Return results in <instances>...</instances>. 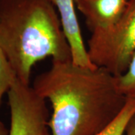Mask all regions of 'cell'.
I'll list each match as a JSON object with an SVG mask.
<instances>
[{"mask_svg":"<svg viewBox=\"0 0 135 135\" xmlns=\"http://www.w3.org/2000/svg\"><path fill=\"white\" fill-rule=\"evenodd\" d=\"M32 87L52 105V135H98L115 120L127 101L113 74L103 68L78 65L71 59L53 61Z\"/></svg>","mask_w":135,"mask_h":135,"instance_id":"obj_1","label":"cell"},{"mask_svg":"<svg viewBox=\"0 0 135 135\" xmlns=\"http://www.w3.org/2000/svg\"><path fill=\"white\" fill-rule=\"evenodd\" d=\"M0 50L27 85L39 61L72 60L58 12L49 0H0Z\"/></svg>","mask_w":135,"mask_h":135,"instance_id":"obj_2","label":"cell"},{"mask_svg":"<svg viewBox=\"0 0 135 135\" xmlns=\"http://www.w3.org/2000/svg\"><path fill=\"white\" fill-rule=\"evenodd\" d=\"M87 52L90 61L115 77L126 72L135 53V0H128L113 26L92 32Z\"/></svg>","mask_w":135,"mask_h":135,"instance_id":"obj_3","label":"cell"},{"mask_svg":"<svg viewBox=\"0 0 135 135\" xmlns=\"http://www.w3.org/2000/svg\"><path fill=\"white\" fill-rule=\"evenodd\" d=\"M11 124L8 135H52L46 100L17 78L8 92Z\"/></svg>","mask_w":135,"mask_h":135,"instance_id":"obj_4","label":"cell"},{"mask_svg":"<svg viewBox=\"0 0 135 135\" xmlns=\"http://www.w3.org/2000/svg\"><path fill=\"white\" fill-rule=\"evenodd\" d=\"M58 12L65 37L70 45L72 62L84 67H96L90 61L76 14L74 0H49Z\"/></svg>","mask_w":135,"mask_h":135,"instance_id":"obj_5","label":"cell"},{"mask_svg":"<svg viewBox=\"0 0 135 135\" xmlns=\"http://www.w3.org/2000/svg\"><path fill=\"white\" fill-rule=\"evenodd\" d=\"M128 0H74L76 8L86 19L89 30L108 29L122 15Z\"/></svg>","mask_w":135,"mask_h":135,"instance_id":"obj_6","label":"cell"},{"mask_svg":"<svg viewBox=\"0 0 135 135\" xmlns=\"http://www.w3.org/2000/svg\"><path fill=\"white\" fill-rule=\"evenodd\" d=\"M135 115V99H127L126 104L110 126L98 135H124L131 118Z\"/></svg>","mask_w":135,"mask_h":135,"instance_id":"obj_7","label":"cell"},{"mask_svg":"<svg viewBox=\"0 0 135 135\" xmlns=\"http://www.w3.org/2000/svg\"><path fill=\"white\" fill-rule=\"evenodd\" d=\"M117 86L127 99H135V53L127 71L116 77Z\"/></svg>","mask_w":135,"mask_h":135,"instance_id":"obj_8","label":"cell"},{"mask_svg":"<svg viewBox=\"0 0 135 135\" xmlns=\"http://www.w3.org/2000/svg\"><path fill=\"white\" fill-rule=\"evenodd\" d=\"M16 79L17 76L13 68L4 53L0 50V106L2 98L5 94H8Z\"/></svg>","mask_w":135,"mask_h":135,"instance_id":"obj_9","label":"cell"},{"mask_svg":"<svg viewBox=\"0 0 135 135\" xmlns=\"http://www.w3.org/2000/svg\"><path fill=\"white\" fill-rule=\"evenodd\" d=\"M126 135H135V115L128 122L126 130Z\"/></svg>","mask_w":135,"mask_h":135,"instance_id":"obj_10","label":"cell"},{"mask_svg":"<svg viewBox=\"0 0 135 135\" xmlns=\"http://www.w3.org/2000/svg\"><path fill=\"white\" fill-rule=\"evenodd\" d=\"M9 129H8L4 123L0 121V135H8Z\"/></svg>","mask_w":135,"mask_h":135,"instance_id":"obj_11","label":"cell"}]
</instances>
